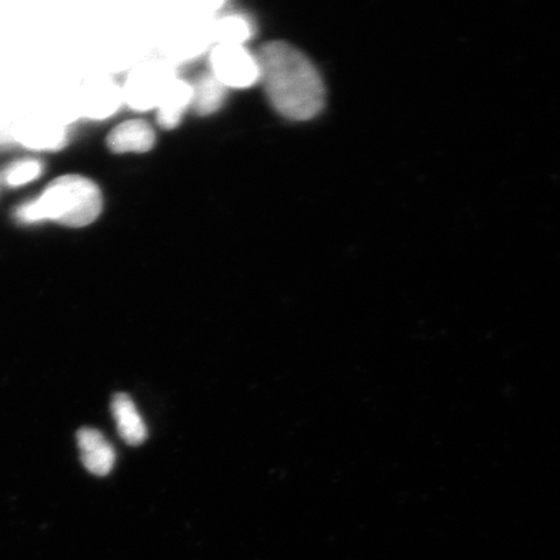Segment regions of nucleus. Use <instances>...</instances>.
<instances>
[{
  "instance_id": "obj_1",
  "label": "nucleus",
  "mask_w": 560,
  "mask_h": 560,
  "mask_svg": "<svg viewBox=\"0 0 560 560\" xmlns=\"http://www.w3.org/2000/svg\"><path fill=\"white\" fill-rule=\"evenodd\" d=\"M272 107L293 121L312 120L325 107L326 91L317 68L285 42H270L256 55Z\"/></svg>"
},
{
  "instance_id": "obj_2",
  "label": "nucleus",
  "mask_w": 560,
  "mask_h": 560,
  "mask_svg": "<svg viewBox=\"0 0 560 560\" xmlns=\"http://www.w3.org/2000/svg\"><path fill=\"white\" fill-rule=\"evenodd\" d=\"M103 210L100 186L79 174L56 178L38 198L16 209V220L24 225L51 221L59 225L81 229L97 220Z\"/></svg>"
},
{
  "instance_id": "obj_3",
  "label": "nucleus",
  "mask_w": 560,
  "mask_h": 560,
  "mask_svg": "<svg viewBox=\"0 0 560 560\" xmlns=\"http://www.w3.org/2000/svg\"><path fill=\"white\" fill-rule=\"evenodd\" d=\"M177 79L173 70L163 65L139 67L132 70L122 86L125 104L137 112L156 109Z\"/></svg>"
},
{
  "instance_id": "obj_4",
  "label": "nucleus",
  "mask_w": 560,
  "mask_h": 560,
  "mask_svg": "<svg viewBox=\"0 0 560 560\" xmlns=\"http://www.w3.org/2000/svg\"><path fill=\"white\" fill-rule=\"evenodd\" d=\"M210 73L228 89H245L260 81L257 58L243 45H217L210 55Z\"/></svg>"
},
{
  "instance_id": "obj_5",
  "label": "nucleus",
  "mask_w": 560,
  "mask_h": 560,
  "mask_svg": "<svg viewBox=\"0 0 560 560\" xmlns=\"http://www.w3.org/2000/svg\"><path fill=\"white\" fill-rule=\"evenodd\" d=\"M125 104L124 91L108 79L95 80L83 86L79 107L82 116L90 120L103 121L114 116Z\"/></svg>"
},
{
  "instance_id": "obj_6",
  "label": "nucleus",
  "mask_w": 560,
  "mask_h": 560,
  "mask_svg": "<svg viewBox=\"0 0 560 560\" xmlns=\"http://www.w3.org/2000/svg\"><path fill=\"white\" fill-rule=\"evenodd\" d=\"M15 138L26 149L58 151L67 144L68 131L60 122L48 120V118H34L18 126Z\"/></svg>"
},
{
  "instance_id": "obj_7",
  "label": "nucleus",
  "mask_w": 560,
  "mask_h": 560,
  "mask_svg": "<svg viewBox=\"0 0 560 560\" xmlns=\"http://www.w3.org/2000/svg\"><path fill=\"white\" fill-rule=\"evenodd\" d=\"M77 444L86 470L96 476H107L114 470L116 452L101 431L82 429L77 433Z\"/></svg>"
},
{
  "instance_id": "obj_8",
  "label": "nucleus",
  "mask_w": 560,
  "mask_h": 560,
  "mask_svg": "<svg viewBox=\"0 0 560 560\" xmlns=\"http://www.w3.org/2000/svg\"><path fill=\"white\" fill-rule=\"evenodd\" d=\"M155 142V130L144 120L121 122L112 129L107 137L108 149L117 155L149 152Z\"/></svg>"
},
{
  "instance_id": "obj_9",
  "label": "nucleus",
  "mask_w": 560,
  "mask_h": 560,
  "mask_svg": "<svg viewBox=\"0 0 560 560\" xmlns=\"http://www.w3.org/2000/svg\"><path fill=\"white\" fill-rule=\"evenodd\" d=\"M112 415L116 420L117 431L131 446L142 445L147 440V427L135 401L126 394H117L112 401Z\"/></svg>"
},
{
  "instance_id": "obj_10",
  "label": "nucleus",
  "mask_w": 560,
  "mask_h": 560,
  "mask_svg": "<svg viewBox=\"0 0 560 560\" xmlns=\"http://www.w3.org/2000/svg\"><path fill=\"white\" fill-rule=\"evenodd\" d=\"M192 96L194 90L190 83L175 80L156 108L161 128L166 130L177 128L185 112L191 107Z\"/></svg>"
},
{
  "instance_id": "obj_11",
  "label": "nucleus",
  "mask_w": 560,
  "mask_h": 560,
  "mask_svg": "<svg viewBox=\"0 0 560 560\" xmlns=\"http://www.w3.org/2000/svg\"><path fill=\"white\" fill-rule=\"evenodd\" d=\"M191 108L200 116L212 115L222 107L226 100L228 88L212 73L201 75L192 85Z\"/></svg>"
},
{
  "instance_id": "obj_12",
  "label": "nucleus",
  "mask_w": 560,
  "mask_h": 560,
  "mask_svg": "<svg viewBox=\"0 0 560 560\" xmlns=\"http://www.w3.org/2000/svg\"><path fill=\"white\" fill-rule=\"evenodd\" d=\"M42 173H44V164L39 160L23 159L7 167L3 180L9 187H23L38 179Z\"/></svg>"
},
{
  "instance_id": "obj_13",
  "label": "nucleus",
  "mask_w": 560,
  "mask_h": 560,
  "mask_svg": "<svg viewBox=\"0 0 560 560\" xmlns=\"http://www.w3.org/2000/svg\"><path fill=\"white\" fill-rule=\"evenodd\" d=\"M217 44L243 45L250 37V26L241 16L223 18L214 27Z\"/></svg>"
}]
</instances>
